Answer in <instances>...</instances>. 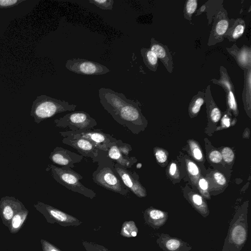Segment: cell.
Returning <instances> with one entry per match:
<instances>
[{"instance_id": "6da1fadb", "label": "cell", "mask_w": 251, "mask_h": 251, "mask_svg": "<svg viewBox=\"0 0 251 251\" xmlns=\"http://www.w3.org/2000/svg\"><path fill=\"white\" fill-rule=\"evenodd\" d=\"M100 103L118 124L137 134L143 128L145 120L139 102L127 98L122 93L105 88L99 90Z\"/></svg>"}, {"instance_id": "ffe728a7", "label": "cell", "mask_w": 251, "mask_h": 251, "mask_svg": "<svg viewBox=\"0 0 251 251\" xmlns=\"http://www.w3.org/2000/svg\"><path fill=\"white\" fill-rule=\"evenodd\" d=\"M223 0H209L197 10L196 16H199L205 12L209 25L212 23L215 16L223 6Z\"/></svg>"}, {"instance_id": "7c38bea8", "label": "cell", "mask_w": 251, "mask_h": 251, "mask_svg": "<svg viewBox=\"0 0 251 251\" xmlns=\"http://www.w3.org/2000/svg\"><path fill=\"white\" fill-rule=\"evenodd\" d=\"M65 132L87 139L95 144L99 149L105 151H107L110 146L118 140L113 136L106 134L100 129H92L84 131L68 130Z\"/></svg>"}, {"instance_id": "4316f807", "label": "cell", "mask_w": 251, "mask_h": 251, "mask_svg": "<svg viewBox=\"0 0 251 251\" xmlns=\"http://www.w3.org/2000/svg\"><path fill=\"white\" fill-rule=\"evenodd\" d=\"M141 54L146 66L151 71L156 72L159 63L158 59L150 48H142Z\"/></svg>"}, {"instance_id": "52a82bcc", "label": "cell", "mask_w": 251, "mask_h": 251, "mask_svg": "<svg viewBox=\"0 0 251 251\" xmlns=\"http://www.w3.org/2000/svg\"><path fill=\"white\" fill-rule=\"evenodd\" d=\"M60 135L63 137L62 142L77 151L83 157L91 158L94 163H96L107 151L99 149L95 144L87 139L81 136L60 131Z\"/></svg>"}, {"instance_id": "44dd1931", "label": "cell", "mask_w": 251, "mask_h": 251, "mask_svg": "<svg viewBox=\"0 0 251 251\" xmlns=\"http://www.w3.org/2000/svg\"><path fill=\"white\" fill-rule=\"evenodd\" d=\"M204 92V100L206 104L207 113L211 120L214 123H217L221 117V111L216 104L211 91L210 85H208Z\"/></svg>"}, {"instance_id": "9c48e42d", "label": "cell", "mask_w": 251, "mask_h": 251, "mask_svg": "<svg viewBox=\"0 0 251 251\" xmlns=\"http://www.w3.org/2000/svg\"><path fill=\"white\" fill-rule=\"evenodd\" d=\"M65 67L69 71L83 75H101L110 71L107 67L102 64L82 58L67 60Z\"/></svg>"}, {"instance_id": "603a6c76", "label": "cell", "mask_w": 251, "mask_h": 251, "mask_svg": "<svg viewBox=\"0 0 251 251\" xmlns=\"http://www.w3.org/2000/svg\"><path fill=\"white\" fill-rule=\"evenodd\" d=\"M246 28L245 21L240 18L235 19L224 36L230 42H236L244 34Z\"/></svg>"}, {"instance_id": "8992f818", "label": "cell", "mask_w": 251, "mask_h": 251, "mask_svg": "<svg viewBox=\"0 0 251 251\" xmlns=\"http://www.w3.org/2000/svg\"><path fill=\"white\" fill-rule=\"evenodd\" d=\"M53 122L56 126L68 128L71 131L91 130L97 125L96 120L83 111L71 112L54 120Z\"/></svg>"}, {"instance_id": "f546056e", "label": "cell", "mask_w": 251, "mask_h": 251, "mask_svg": "<svg viewBox=\"0 0 251 251\" xmlns=\"http://www.w3.org/2000/svg\"><path fill=\"white\" fill-rule=\"evenodd\" d=\"M197 0H187L185 2L183 9L184 18L186 20H188L190 23L192 20V17L197 10Z\"/></svg>"}, {"instance_id": "f1b7e54d", "label": "cell", "mask_w": 251, "mask_h": 251, "mask_svg": "<svg viewBox=\"0 0 251 251\" xmlns=\"http://www.w3.org/2000/svg\"><path fill=\"white\" fill-rule=\"evenodd\" d=\"M226 103L228 110L231 111L235 116H238L239 111L235 95V91H229L225 92Z\"/></svg>"}, {"instance_id": "836d02e7", "label": "cell", "mask_w": 251, "mask_h": 251, "mask_svg": "<svg viewBox=\"0 0 251 251\" xmlns=\"http://www.w3.org/2000/svg\"><path fill=\"white\" fill-rule=\"evenodd\" d=\"M189 145L194 157L198 160L202 161L203 160V154L199 145L195 141H190Z\"/></svg>"}, {"instance_id": "d590c367", "label": "cell", "mask_w": 251, "mask_h": 251, "mask_svg": "<svg viewBox=\"0 0 251 251\" xmlns=\"http://www.w3.org/2000/svg\"><path fill=\"white\" fill-rule=\"evenodd\" d=\"M221 154L225 161L228 163L232 162L234 158L232 150L228 147L224 148L222 151Z\"/></svg>"}, {"instance_id": "1f68e13d", "label": "cell", "mask_w": 251, "mask_h": 251, "mask_svg": "<svg viewBox=\"0 0 251 251\" xmlns=\"http://www.w3.org/2000/svg\"><path fill=\"white\" fill-rule=\"evenodd\" d=\"M186 165L187 170L191 177L194 179V181L196 179L197 180L200 175V170L197 165L189 160H186Z\"/></svg>"}, {"instance_id": "ab89813d", "label": "cell", "mask_w": 251, "mask_h": 251, "mask_svg": "<svg viewBox=\"0 0 251 251\" xmlns=\"http://www.w3.org/2000/svg\"><path fill=\"white\" fill-rule=\"evenodd\" d=\"M214 179L216 182L221 186L225 185L226 182V180L225 176L219 172H216L213 175Z\"/></svg>"}, {"instance_id": "5b68a950", "label": "cell", "mask_w": 251, "mask_h": 251, "mask_svg": "<svg viewBox=\"0 0 251 251\" xmlns=\"http://www.w3.org/2000/svg\"><path fill=\"white\" fill-rule=\"evenodd\" d=\"M76 106L75 104H70L63 100L44 97L35 105L32 115L35 122L39 124L56 114L74 111Z\"/></svg>"}, {"instance_id": "8fae6325", "label": "cell", "mask_w": 251, "mask_h": 251, "mask_svg": "<svg viewBox=\"0 0 251 251\" xmlns=\"http://www.w3.org/2000/svg\"><path fill=\"white\" fill-rule=\"evenodd\" d=\"M114 169L118 176L129 190L138 197L146 196V189L140 182L136 172L129 170L116 162Z\"/></svg>"}, {"instance_id": "d6986e66", "label": "cell", "mask_w": 251, "mask_h": 251, "mask_svg": "<svg viewBox=\"0 0 251 251\" xmlns=\"http://www.w3.org/2000/svg\"><path fill=\"white\" fill-rule=\"evenodd\" d=\"M147 223L154 229H158L163 226L168 218V213L165 211L150 207L144 214Z\"/></svg>"}, {"instance_id": "277c9868", "label": "cell", "mask_w": 251, "mask_h": 251, "mask_svg": "<svg viewBox=\"0 0 251 251\" xmlns=\"http://www.w3.org/2000/svg\"><path fill=\"white\" fill-rule=\"evenodd\" d=\"M47 170L53 178L66 188L92 199L96 194L92 190L83 185L80 181L83 178L81 175L69 167H57L49 164Z\"/></svg>"}, {"instance_id": "e0dca14e", "label": "cell", "mask_w": 251, "mask_h": 251, "mask_svg": "<svg viewBox=\"0 0 251 251\" xmlns=\"http://www.w3.org/2000/svg\"><path fill=\"white\" fill-rule=\"evenodd\" d=\"M228 53L235 60L238 66L243 71L251 68V48L244 45L239 48L234 44L229 48L226 47Z\"/></svg>"}, {"instance_id": "60d3db41", "label": "cell", "mask_w": 251, "mask_h": 251, "mask_svg": "<svg viewBox=\"0 0 251 251\" xmlns=\"http://www.w3.org/2000/svg\"><path fill=\"white\" fill-rule=\"evenodd\" d=\"M169 174L172 176H176L177 173V165L175 163H172L169 167Z\"/></svg>"}, {"instance_id": "5bb4252c", "label": "cell", "mask_w": 251, "mask_h": 251, "mask_svg": "<svg viewBox=\"0 0 251 251\" xmlns=\"http://www.w3.org/2000/svg\"><path fill=\"white\" fill-rule=\"evenodd\" d=\"M25 208L22 202L14 197H2L0 200V217L3 224L8 227L14 215Z\"/></svg>"}, {"instance_id": "b9f144b4", "label": "cell", "mask_w": 251, "mask_h": 251, "mask_svg": "<svg viewBox=\"0 0 251 251\" xmlns=\"http://www.w3.org/2000/svg\"><path fill=\"white\" fill-rule=\"evenodd\" d=\"M227 116V114H226L222 120L223 124L226 127H228L229 126V119Z\"/></svg>"}, {"instance_id": "30bf717a", "label": "cell", "mask_w": 251, "mask_h": 251, "mask_svg": "<svg viewBox=\"0 0 251 251\" xmlns=\"http://www.w3.org/2000/svg\"><path fill=\"white\" fill-rule=\"evenodd\" d=\"M131 150L129 144L118 140L109 148L107 155L115 162L127 169L131 167L137 161L134 157L129 156Z\"/></svg>"}, {"instance_id": "ba28073f", "label": "cell", "mask_w": 251, "mask_h": 251, "mask_svg": "<svg viewBox=\"0 0 251 251\" xmlns=\"http://www.w3.org/2000/svg\"><path fill=\"white\" fill-rule=\"evenodd\" d=\"M235 20L229 18L227 11L223 6L213 19L207 45L210 47L223 42L225 34Z\"/></svg>"}, {"instance_id": "83f0119b", "label": "cell", "mask_w": 251, "mask_h": 251, "mask_svg": "<svg viewBox=\"0 0 251 251\" xmlns=\"http://www.w3.org/2000/svg\"><path fill=\"white\" fill-rule=\"evenodd\" d=\"M204 92L199 91L192 99L189 105V112L191 117L198 115L201 106L205 102Z\"/></svg>"}, {"instance_id": "7402d4cb", "label": "cell", "mask_w": 251, "mask_h": 251, "mask_svg": "<svg viewBox=\"0 0 251 251\" xmlns=\"http://www.w3.org/2000/svg\"><path fill=\"white\" fill-rule=\"evenodd\" d=\"M243 71L244 80L242 100L245 109L250 116L251 110V68Z\"/></svg>"}, {"instance_id": "2e32d148", "label": "cell", "mask_w": 251, "mask_h": 251, "mask_svg": "<svg viewBox=\"0 0 251 251\" xmlns=\"http://www.w3.org/2000/svg\"><path fill=\"white\" fill-rule=\"evenodd\" d=\"M149 48L161 61L167 71L171 74L173 71L174 64L173 57L168 47L152 37Z\"/></svg>"}, {"instance_id": "7bdbcfd3", "label": "cell", "mask_w": 251, "mask_h": 251, "mask_svg": "<svg viewBox=\"0 0 251 251\" xmlns=\"http://www.w3.org/2000/svg\"><path fill=\"white\" fill-rule=\"evenodd\" d=\"M136 166L137 168H140L142 166V164L141 163H138Z\"/></svg>"}, {"instance_id": "d4e9b609", "label": "cell", "mask_w": 251, "mask_h": 251, "mask_svg": "<svg viewBox=\"0 0 251 251\" xmlns=\"http://www.w3.org/2000/svg\"><path fill=\"white\" fill-rule=\"evenodd\" d=\"M189 201L194 208L203 217L209 215V210L207 203L200 195L195 193L189 194Z\"/></svg>"}, {"instance_id": "4fadbf2b", "label": "cell", "mask_w": 251, "mask_h": 251, "mask_svg": "<svg viewBox=\"0 0 251 251\" xmlns=\"http://www.w3.org/2000/svg\"><path fill=\"white\" fill-rule=\"evenodd\" d=\"M49 158L54 164L72 168L75 167V164L80 162L83 156L62 147H56L50 153Z\"/></svg>"}, {"instance_id": "3957f363", "label": "cell", "mask_w": 251, "mask_h": 251, "mask_svg": "<svg viewBox=\"0 0 251 251\" xmlns=\"http://www.w3.org/2000/svg\"><path fill=\"white\" fill-rule=\"evenodd\" d=\"M248 208H241L231 220L222 251H241L248 238Z\"/></svg>"}, {"instance_id": "d6a6232c", "label": "cell", "mask_w": 251, "mask_h": 251, "mask_svg": "<svg viewBox=\"0 0 251 251\" xmlns=\"http://www.w3.org/2000/svg\"><path fill=\"white\" fill-rule=\"evenodd\" d=\"M89 2L103 10H112L114 3L113 0H89Z\"/></svg>"}, {"instance_id": "8d00e7d4", "label": "cell", "mask_w": 251, "mask_h": 251, "mask_svg": "<svg viewBox=\"0 0 251 251\" xmlns=\"http://www.w3.org/2000/svg\"><path fill=\"white\" fill-rule=\"evenodd\" d=\"M154 155L158 163H165L167 159V154L165 151L160 149H154Z\"/></svg>"}, {"instance_id": "7a4b0ae2", "label": "cell", "mask_w": 251, "mask_h": 251, "mask_svg": "<svg viewBox=\"0 0 251 251\" xmlns=\"http://www.w3.org/2000/svg\"><path fill=\"white\" fill-rule=\"evenodd\" d=\"M96 163L98 167L92 176L95 183L122 195L128 193L129 190L118 176L114 169L115 162L108 156L107 152Z\"/></svg>"}, {"instance_id": "484cf974", "label": "cell", "mask_w": 251, "mask_h": 251, "mask_svg": "<svg viewBox=\"0 0 251 251\" xmlns=\"http://www.w3.org/2000/svg\"><path fill=\"white\" fill-rule=\"evenodd\" d=\"M220 78L219 79L213 78L211 80L213 83L221 86L225 92L229 91H235L234 85L227 73V69L224 66L220 67Z\"/></svg>"}, {"instance_id": "ac0fdd59", "label": "cell", "mask_w": 251, "mask_h": 251, "mask_svg": "<svg viewBox=\"0 0 251 251\" xmlns=\"http://www.w3.org/2000/svg\"><path fill=\"white\" fill-rule=\"evenodd\" d=\"M34 206L47 219L50 218L60 223H73L77 220L70 215L41 202H38Z\"/></svg>"}, {"instance_id": "74e56055", "label": "cell", "mask_w": 251, "mask_h": 251, "mask_svg": "<svg viewBox=\"0 0 251 251\" xmlns=\"http://www.w3.org/2000/svg\"><path fill=\"white\" fill-rule=\"evenodd\" d=\"M209 157L212 162L215 163L220 162L222 159L221 153L217 150L211 151L209 154Z\"/></svg>"}, {"instance_id": "9a60e30c", "label": "cell", "mask_w": 251, "mask_h": 251, "mask_svg": "<svg viewBox=\"0 0 251 251\" xmlns=\"http://www.w3.org/2000/svg\"><path fill=\"white\" fill-rule=\"evenodd\" d=\"M156 242L163 251H190L192 249L188 243L167 234H160Z\"/></svg>"}, {"instance_id": "4dcf8cb0", "label": "cell", "mask_w": 251, "mask_h": 251, "mask_svg": "<svg viewBox=\"0 0 251 251\" xmlns=\"http://www.w3.org/2000/svg\"><path fill=\"white\" fill-rule=\"evenodd\" d=\"M138 228L133 221L125 222L122 226L121 234L126 237H132L137 235Z\"/></svg>"}, {"instance_id": "cb8c5ba5", "label": "cell", "mask_w": 251, "mask_h": 251, "mask_svg": "<svg viewBox=\"0 0 251 251\" xmlns=\"http://www.w3.org/2000/svg\"><path fill=\"white\" fill-rule=\"evenodd\" d=\"M28 214V211L25 208L18 212L12 217L8 226L11 233H17L23 227Z\"/></svg>"}, {"instance_id": "f35d334b", "label": "cell", "mask_w": 251, "mask_h": 251, "mask_svg": "<svg viewBox=\"0 0 251 251\" xmlns=\"http://www.w3.org/2000/svg\"><path fill=\"white\" fill-rule=\"evenodd\" d=\"M41 243L43 251H61L46 240L42 239Z\"/></svg>"}, {"instance_id": "e575fe53", "label": "cell", "mask_w": 251, "mask_h": 251, "mask_svg": "<svg viewBox=\"0 0 251 251\" xmlns=\"http://www.w3.org/2000/svg\"><path fill=\"white\" fill-rule=\"evenodd\" d=\"M199 186L200 191L202 195L207 199H210V196L208 193V182L204 178H201L199 180Z\"/></svg>"}]
</instances>
